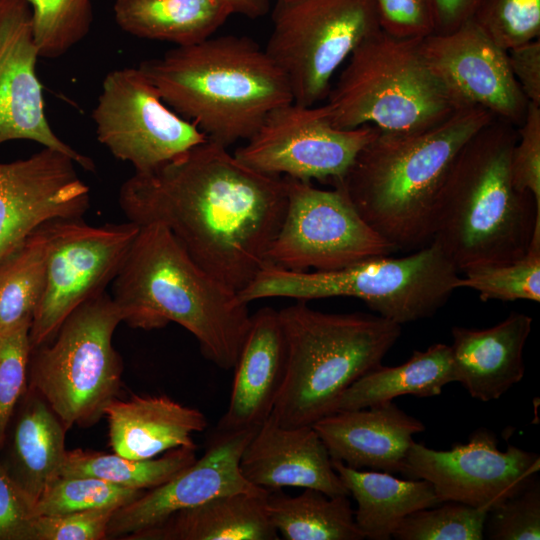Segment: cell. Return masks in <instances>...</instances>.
<instances>
[{
	"instance_id": "cell-1",
	"label": "cell",
	"mask_w": 540,
	"mask_h": 540,
	"mask_svg": "<svg viewBox=\"0 0 540 540\" xmlns=\"http://www.w3.org/2000/svg\"><path fill=\"white\" fill-rule=\"evenodd\" d=\"M119 205L139 226L160 223L207 273L235 292L267 265L284 217V177L257 172L206 140L120 187Z\"/></svg>"
},
{
	"instance_id": "cell-2",
	"label": "cell",
	"mask_w": 540,
	"mask_h": 540,
	"mask_svg": "<svg viewBox=\"0 0 540 540\" xmlns=\"http://www.w3.org/2000/svg\"><path fill=\"white\" fill-rule=\"evenodd\" d=\"M111 298L131 327L179 324L223 370L234 368L251 322L237 292L203 270L160 223L140 226L112 281Z\"/></svg>"
},
{
	"instance_id": "cell-3",
	"label": "cell",
	"mask_w": 540,
	"mask_h": 540,
	"mask_svg": "<svg viewBox=\"0 0 540 540\" xmlns=\"http://www.w3.org/2000/svg\"><path fill=\"white\" fill-rule=\"evenodd\" d=\"M493 118L483 108L469 107L426 130H378L336 186L397 250L422 248L431 243L438 198L456 156Z\"/></svg>"
},
{
	"instance_id": "cell-4",
	"label": "cell",
	"mask_w": 540,
	"mask_h": 540,
	"mask_svg": "<svg viewBox=\"0 0 540 540\" xmlns=\"http://www.w3.org/2000/svg\"><path fill=\"white\" fill-rule=\"evenodd\" d=\"M517 138L518 127L493 118L465 143L444 182L431 242L460 273L520 259L540 229L532 195L512 183L510 155Z\"/></svg>"
},
{
	"instance_id": "cell-5",
	"label": "cell",
	"mask_w": 540,
	"mask_h": 540,
	"mask_svg": "<svg viewBox=\"0 0 540 540\" xmlns=\"http://www.w3.org/2000/svg\"><path fill=\"white\" fill-rule=\"evenodd\" d=\"M138 68L168 107L226 148L248 140L271 110L293 101L281 70L247 36L176 46Z\"/></svg>"
},
{
	"instance_id": "cell-6",
	"label": "cell",
	"mask_w": 540,
	"mask_h": 540,
	"mask_svg": "<svg viewBox=\"0 0 540 540\" xmlns=\"http://www.w3.org/2000/svg\"><path fill=\"white\" fill-rule=\"evenodd\" d=\"M278 314L285 371L270 415L285 427L312 426L334 413L346 389L382 364L402 331L377 314L326 313L307 301Z\"/></svg>"
},
{
	"instance_id": "cell-7",
	"label": "cell",
	"mask_w": 540,
	"mask_h": 540,
	"mask_svg": "<svg viewBox=\"0 0 540 540\" xmlns=\"http://www.w3.org/2000/svg\"><path fill=\"white\" fill-rule=\"evenodd\" d=\"M422 38H397L379 29L348 57L326 106L341 129L371 125L380 132L429 129L456 108L421 50Z\"/></svg>"
},
{
	"instance_id": "cell-8",
	"label": "cell",
	"mask_w": 540,
	"mask_h": 540,
	"mask_svg": "<svg viewBox=\"0 0 540 540\" xmlns=\"http://www.w3.org/2000/svg\"><path fill=\"white\" fill-rule=\"evenodd\" d=\"M462 277L434 242L394 258L380 256L327 272H295L267 265L237 294L249 304L267 298L309 301L353 297L399 325L432 317Z\"/></svg>"
},
{
	"instance_id": "cell-9",
	"label": "cell",
	"mask_w": 540,
	"mask_h": 540,
	"mask_svg": "<svg viewBox=\"0 0 540 540\" xmlns=\"http://www.w3.org/2000/svg\"><path fill=\"white\" fill-rule=\"evenodd\" d=\"M121 322L118 307L103 292L77 307L50 342L30 352L28 387L68 430L96 424L119 394L123 363L112 339Z\"/></svg>"
},
{
	"instance_id": "cell-10",
	"label": "cell",
	"mask_w": 540,
	"mask_h": 540,
	"mask_svg": "<svg viewBox=\"0 0 540 540\" xmlns=\"http://www.w3.org/2000/svg\"><path fill=\"white\" fill-rule=\"evenodd\" d=\"M272 24L264 50L303 106L326 98L336 70L380 29L373 0H277Z\"/></svg>"
},
{
	"instance_id": "cell-11",
	"label": "cell",
	"mask_w": 540,
	"mask_h": 540,
	"mask_svg": "<svg viewBox=\"0 0 540 540\" xmlns=\"http://www.w3.org/2000/svg\"><path fill=\"white\" fill-rule=\"evenodd\" d=\"M284 179L287 204L266 254L267 265L327 272L398 251L361 217L343 187L324 190Z\"/></svg>"
},
{
	"instance_id": "cell-12",
	"label": "cell",
	"mask_w": 540,
	"mask_h": 540,
	"mask_svg": "<svg viewBox=\"0 0 540 540\" xmlns=\"http://www.w3.org/2000/svg\"><path fill=\"white\" fill-rule=\"evenodd\" d=\"M46 282L33 314L31 350L50 342L81 304L105 292L121 268L140 226L128 221L90 226L82 218L43 224Z\"/></svg>"
},
{
	"instance_id": "cell-13",
	"label": "cell",
	"mask_w": 540,
	"mask_h": 540,
	"mask_svg": "<svg viewBox=\"0 0 540 540\" xmlns=\"http://www.w3.org/2000/svg\"><path fill=\"white\" fill-rule=\"evenodd\" d=\"M377 132L371 125L338 128L326 104L303 106L291 101L271 110L234 156L262 174L318 180L334 187Z\"/></svg>"
},
{
	"instance_id": "cell-14",
	"label": "cell",
	"mask_w": 540,
	"mask_h": 540,
	"mask_svg": "<svg viewBox=\"0 0 540 540\" xmlns=\"http://www.w3.org/2000/svg\"><path fill=\"white\" fill-rule=\"evenodd\" d=\"M98 141L135 172H147L208 138L170 109L136 68L109 72L92 112Z\"/></svg>"
},
{
	"instance_id": "cell-15",
	"label": "cell",
	"mask_w": 540,
	"mask_h": 540,
	"mask_svg": "<svg viewBox=\"0 0 540 540\" xmlns=\"http://www.w3.org/2000/svg\"><path fill=\"white\" fill-rule=\"evenodd\" d=\"M540 469L538 454L509 445L505 451L489 430L474 431L465 444L434 450L414 442L401 472L423 479L441 502L490 510L528 485Z\"/></svg>"
},
{
	"instance_id": "cell-16",
	"label": "cell",
	"mask_w": 540,
	"mask_h": 540,
	"mask_svg": "<svg viewBox=\"0 0 540 540\" xmlns=\"http://www.w3.org/2000/svg\"><path fill=\"white\" fill-rule=\"evenodd\" d=\"M422 53L457 109L479 107L519 127L528 101L509 66L507 51L471 18L447 34L421 40Z\"/></svg>"
},
{
	"instance_id": "cell-17",
	"label": "cell",
	"mask_w": 540,
	"mask_h": 540,
	"mask_svg": "<svg viewBox=\"0 0 540 540\" xmlns=\"http://www.w3.org/2000/svg\"><path fill=\"white\" fill-rule=\"evenodd\" d=\"M68 155L43 147L26 159L0 163V260L53 219L82 218L90 189Z\"/></svg>"
},
{
	"instance_id": "cell-18",
	"label": "cell",
	"mask_w": 540,
	"mask_h": 540,
	"mask_svg": "<svg viewBox=\"0 0 540 540\" xmlns=\"http://www.w3.org/2000/svg\"><path fill=\"white\" fill-rule=\"evenodd\" d=\"M256 430L216 432L205 453L193 464L116 509L108 525L107 538L130 540L170 515L218 496L268 491L251 484L239 466L243 450Z\"/></svg>"
},
{
	"instance_id": "cell-19",
	"label": "cell",
	"mask_w": 540,
	"mask_h": 540,
	"mask_svg": "<svg viewBox=\"0 0 540 540\" xmlns=\"http://www.w3.org/2000/svg\"><path fill=\"white\" fill-rule=\"evenodd\" d=\"M38 57L30 6L25 0H0V145L31 140L93 171V160L61 140L46 118Z\"/></svg>"
},
{
	"instance_id": "cell-20",
	"label": "cell",
	"mask_w": 540,
	"mask_h": 540,
	"mask_svg": "<svg viewBox=\"0 0 540 540\" xmlns=\"http://www.w3.org/2000/svg\"><path fill=\"white\" fill-rule=\"evenodd\" d=\"M239 466L251 484L268 491L300 487L349 496L313 426L285 427L270 415L244 448Z\"/></svg>"
},
{
	"instance_id": "cell-21",
	"label": "cell",
	"mask_w": 540,
	"mask_h": 540,
	"mask_svg": "<svg viewBox=\"0 0 540 540\" xmlns=\"http://www.w3.org/2000/svg\"><path fill=\"white\" fill-rule=\"evenodd\" d=\"M332 460L353 469L401 473L413 436L425 430L419 419L393 401L341 410L313 425Z\"/></svg>"
},
{
	"instance_id": "cell-22",
	"label": "cell",
	"mask_w": 540,
	"mask_h": 540,
	"mask_svg": "<svg viewBox=\"0 0 540 540\" xmlns=\"http://www.w3.org/2000/svg\"><path fill=\"white\" fill-rule=\"evenodd\" d=\"M227 410L216 432L257 429L271 414L285 371V348L278 310L263 307L250 327L233 368Z\"/></svg>"
},
{
	"instance_id": "cell-23",
	"label": "cell",
	"mask_w": 540,
	"mask_h": 540,
	"mask_svg": "<svg viewBox=\"0 0 540 540\" xmlns=\"http://www.w3.org/2000/svg\"><path fill=\"white\" fill-rule=\"evenodd\" d=\"M532 318L511 312L486 329L454 326L452 360L454 382L482 402L499 399L524 377L523 351Z\"/></svg>"
},
{
	"instance_id": "cell-24",
	"label": "cell",
	"mask_w": 540,
	"mask_h": 540,
	"mask_svg": "<svg viewBox=\"0 0 540 540\" xmlns=\"http://www.w3.org/2000/svg\"><path fill=\"white\" fill-rule=\"evenodd\" d=\"M67 431L43 397L27 387L9 420L0 464L34 505L60 476Z\"/></svg>"
},
{
	"instance_id": "cell-25",
	"label": "cell",
	"mask_w": 540,
	"mask_h": 540,
	"mask_svg": "<svg viewBox=\"0 0 540 540\" xmlns=\"http://www.w3.org/2000/svg\"><path fill=\"white\" fill-rule=\"evenodd\" d=\"M112 451L130 459H150L179 447H195L192 435L208 426L198 409L168 396L113 399L105 408Z\"/></svg>"
},
{
	"instance_id": "cell-26",
	"label": "cell",
	"mask_w": 540,
	"mask_h": 540,
	"mask_svg": "<svg viewBox=\"0 0 540 540\" xmlns=\"http://www.w3.org/2000/svg\"><path fill=\"white\" fill-rule=\"evenodd\" d=\"M269 491L237 492L178 511L130 540H277L267 511Z\"/></svg>"
},
{
	"instance_id": "cell-27",
	"label": "cell",
	"mask_w": 540,
	"mask_h": 540,
	"mask_svg": "<svg viewBox=\"0 0 540 540\" xmlns=\"http://www.w3.org/2000/svg\"><path fill=\"white\" fill-rule=\"evenodd\" d=\"M332 464L357 503L354 518L364 539L389 540L406 516L440 503L426 480H402L388 472L361 471L334 460Z\"/></svg>"
},
{
	"instance_id": "cell-28",
	"label": "cell",
	"mask_w": 540,
	"mask_h": 540,
	"mask_svg": "<svg viewBox=\"0 0 540 540\" xmlns=\"http://www.w3.org/2000/svg\"><path fill=\"white\" fill-rule=\"evenodd\" d=\"M113 12L126 33L176 46L208 39L231 15L222 0H115Z\"/></svg>"
},
{
	"instance_id": "cell-29",
	"label": "cell",
	"mask_w": 540,
	"mask_h": 540,
	"mask_svg": "<svg viewBox=\"0 0 540 540\" xmlns=\"http://www.w3.org/2000/svg\"><path fill=\"white\" fill-rule=\"evenodd\" d=\"M451 382H454L451 346L436 343L424 351L415 350L401 365L381 364L364 374L342 394L336 411L367 408L402 395L436 396Z\"/></svg>"
},
{
	"instance_id": "cell-30",
	"label": "cell",
	"mask_w": 540,
	"mask_h": 540,
	"mask_svg": "<svg viewBox=\"0 0 540 540\" xmlns=\"http://www.w3.org/2000/svg\"><path fill=\"white\" fill-rule=\"evenodd\" d=\"M268 517L286 540H362L348 496H328L305 488L297 496L269 491Z\"/></svg>"
},
{
	"instance_id": "cell-31",
	"label": "cell",
	"mask_w": 540,
	"mask_h": 540,
	"mask_svg": "<svg viewBox=\"0 0 540 540\" xmlns=\"http://www.w3.org/2000/svg\"><path fill=\"white\" fill-rule=\"evenodd\" d=\"M195 447H179L150 459H130L113 452L107 454L82 449L66 452L60 476H89L122 487L149 490L193 464Z\"/></svg>"
},
{
	"instance_id": "cell-32",
	"label": "cell",
	"mask_w": 540,
	"mask_h": 540,
	"mask_svg": "<svg viewBox=\"0 0 540 540\" xmlns=\"http://www.w3.org/2000/svg\"><path fill=\"white\" fill-rule=\"evenodd\" d=\"M46 282L43 224L0 260V334L31 323Z\"/></svg>"
},
{
	"instance_id": "cell-33",
	"label": "cell",
	"mask_w": 540,
	"mask_h": 540,
	"mask_svg": "<svg viewBox=\"0 0 540 540\" xmlns=\"http://www.w3.org/2000/svg\"><path fill=\"white\" fill-rule=\"evenodd\" d=\"M462 287L476 291L483 301L540 302V229L532 236L527 253L520 259L478 266L463 273Z\"/></svg>"
},
{
	"instance_id": "cell-34",
	"label": "cell",
	"mask_w": 540,
	"mask_h": 540,
	"mask_svg": "<svg viewBox=\"0 0 540 540\" xmlns=\"http://www.w3.org/2000/svg\"><path fill=\"white\" fill-rule=\"evenodd\" d=\"M31 9L32 31L39 57L57 58L89 33L91 0H25Z\"/></svg>"
},
{
	"instance_id": "cell-35",
	"label": "cell",
	"mask_w": 540,
	"mask_h": 540,
	"mask_svg": "<svg viewBox=\"0 0 540 540\" xmlns=\"http://www.w3.org/2000/svg\"><path fill=\"white\" fill-rule=\"evenodd\" d=\"M146 490H136L89 476H59L34 505V516L98 509L116 510L133 502Z\"/></svg>"
},
{
	"instance_id": "cell-36",
	"label": "cell",
	"mask_w": 540,
	"mask_h": 540,
	"mask_svg": "<svg viewBox=\"0 0 540 540\" xmlns=\"http://www.w3.org/2000/svg\"><path fill=\"white\" fill-rule=\"evenodd\" d=\"M488 509L454 501L419 509L406 516L392 538L397 540H482Z\"/></svg>"
},
{
	"instance_id": "cell-37",
	"label": "cell",
	"mask_w": 540,
	"mask_h": 540,
	"mask_svg": "<svg viewBox=\"0 0 540 540\" xmlns=\"http://www.w3.org/2000/svg\"><path fill=\"white\" fill-rule=\"evenodd\" d=\"M473 20L496 45L508 51L539 39L540 0H482Z\"/></svg>"
},
{
	"instance_id": "cell-38",
	"label": "cell",
	"mask_w": 540,
	"mask_h": 540,
	"mask_svg": "<svg viewBox=\"0 0 540 540\" xmlns=\"http://www.w3.org/2000/svg\"><path fill=\"white\" fill-rule=\"evenodd\" d=\"M484 536L490 540L540 538V481L537 476L518 493L488 511Z\"/></svg>"
},
{
	"instance_id": "cell-39",
	"label": "cell",
	"mask_w": 540,
	"mask_h": 540,
	"mask_svg": "<svg viewBox=\"0 0 540 540\" xmlns=\"http://www.w3.org/2000/svg\"><path fill=\"white\" fill-rule=\"evenodd\" d=\"M31 323L0 334V449L13 411L28 387Z\"/></svg>"
},
{
	"instance_id": "cell-40",
	"label": "cell",
	"mask_w": 540,
	"mask_h": 540,
	"mask_svg": "<svg viewBox=\"0 0 540 540\" xmlns=\"http://www.w3.org/2000/svg\"><path fill=\"white\" fill-rule=\"evenodd\" d=\"M510 174L515 189L531 194L540 210V107L531 103L518 127L510 155Z\"/></svg>"
},
{
	"instance_id": "cell-41",
	"label": "cell",
	"mask_w": 540,
	"mask_h": 540,
	"mask_svg": "<svg viewBox=\"0 0 540 540\" xmlns=\"http://www.w3.org/2000/svg\"><path fill=\"white\" fill-rule=\"evenodd\" d=\"M113 509L35 516L30 540H103Z\"/></svg>"
},
{
	"instance_id": "cell-42",
	"label": "cell",
	"mask_w": 540,
	"mask_h": 540,
	"mask_svg": "<svg viewBox=\"0 0 540 540\" xmlns=\"http://www.w3.org/2000/svg\"><path fill=\"white\" fill-rule=\"evenodd\" d=\"M380 29L397 38H424L434 32L430 0H373Z\"/></svg>"
},
{
	"instance_id": "cell-43",
	"label": "cell",
	"mask_w": 540,
	"mask_h": 540,
	"mask_svg": "<svg viewBox=\"0 0 540 540\" xmlns=\"http://www.w3.org/2000/svg\"><path fill=\"white\" fill-rule=\"evenodd\" d=\"M34 504L0 464V540H30Z\"/></svg>"
},
{
	"instance_id": "cell-44",
	"label": "cell",
	"mask_w": 540,
	"mask_h": 540,
	"mask_svg": "<svg viewBox=\"0 0 540 540\" xmlns=\"http://www.w3.org/2000/svg\"><path fill=\"white\" fill-rule=\"evenodd\" d=\"M509 66L528 103L540 107V40L507 51Z\"/></svg>"
},
{
	"instance_id": "cell-45",
	"label": "cell",
	"mask_w": 540,
	"mask_h": 540,
	"mask_svg": "<svg viewBox=\"0 0 540 540\" xmlns=\"http://www.w3.org/2000/svg\"><path fill=\"white\" fill-rule=\"evenodd\" d=\"M482 0H430L434 34H447L473 18Z\"/></svg>"
},
{
	"instance_id": "cell-46",
	"label": "cell",
	"mask_w": 540,
	"mask_h": 540,
	"mask_svg": "<svg viewBox=\"0 0 540 540\" xmlns=\"http://www.w3.org/2000/svg\"><path fill=\"white\" fill-rule=\"evenodd\" d=\"M231 14H239L250 19L264 16L269 10V0H222Z\"/></svg>"
}]
</instances>
